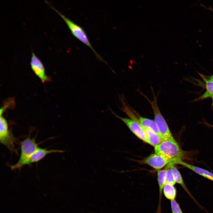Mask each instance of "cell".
I'll use <instances>...</instances> for the list:
<instances>
[{
	"mask_svg": "<svg viewBox=\"0 0 213 213\" xmlns=\"http://www.w3.org/2000/svg\"><path fill=\"white\" fill-rule=\"evenodd\" d=\"M201 76L205 84L206 90L203 94L196 99L194 101L210 98L212 99V105L213 106V81L209 80L204 75L201 74Z\"/></svg>",
	"mask_w": 213,
	"mask_h": 213,
	"instance_id": "12",
	"label": "cell"
},
{
	"mask_svg": "<svg viewBox=\"0 0 213 213\" xmlns=\"http://www.w3.org/2000/svg\"><path fill=\"white\" fill-rule=\"evenodd\" d=\"M170 168L173 173L176 183H177L180 184L192 199L195 202L199 204L187 188L183 181L181 174L176 167L174 165H172L171 166Z\"/></svg>",
	"mask_w": 213,
	"mask_h": 213,
	"instance_id": "14",
	"label": "cell"
},
{
	"mask_svg": "<svg viewBox=\"0 0 213 213\" xmlns=\"http://www.w3.org/2000/svg\"><path fill=\"white\" fill-rule=\"evenodd\" d=\"M51 7L64 20L72 35L78 40L90 48L98 59L104 61L92 46L87 35L84 29L81 26L66 17L54 7L51 6Z\"/></svg>",
	"mask_w": 213,
	"mask_h": 213,
	"instance_id": "3",
	"label": "cell"
},
{
	"mask_svg": "<svg viewBox=\"0 0 213 213\" xmlns=\"http://www.w3.org/2000/svg\"><path fill=\"white\" fill-rule=\"evenodd\" d=\"M15 104L14 99L13 98H9L7 100L1 108L0 116L2 115L3 114L6 109L14 107Z\"/></svg>",
	"mask_w": 213,
	"mask_h": 213,
	"instance_id": "18",
	"label": "cell"
},
{
	"mask_svg": "<svg viewBox=\"0 0 213 213\" xmlns=\"http://www.w3.org/2000/svg\"><path fill=\"white\" fill-rule=\"evenodd\" d=\"M166 169L165 177L166 183L174 185L176 183V182L173 173L170 169Z\"/></svg>",
	"mask_w": 213,
	"mask_h": 213,
	"instance_id": "17",
	"label": "cell"
},
{
	"mask_svg": "<svg viewBox=\"0 0 213 213\" xmlns=\"http://www.w3.org/2000/svg\"><path fill=\"white\" fill-rule=\"evenodd\" d=\"M62 150L51 149L47 150L45 149L38 147L31 155L27 161L26 165H30L34 163H37L43 158L46 155L54 153H63Z\"/></svg>",
	"mask_w": 213,
	"mask_h": 213,
	"instance_id": "9",
	"label": "cell"
},
{
	"mask_svg": "<svg viewBox=\"0 0 213 213\" xmlns=\"http://www.w3.org/2000/svg\"><path fill=\"white\" fill-rule=\"evenodd\" d=\"M30 65L34 73L42 83H44L51 80V78L46 75L45 68L41 61L33 52L31 54Z\"/></svg>",
	"mask_w": 213,
	"mask_h": 213,
	"instance_id": "7",
	"label": "cell"
},
{
	"mask_svg": "<svg viewBox=\"0 0 213 213\" xmlns=\"http://www.w3.org/2000/svg\"><path fill=\"white\" fill-rule=\"evenodd\" d=\"M211 126H212V127H213V125H211Z\"/></svg>",
	"mask_w": 213,
	"mask_h": 213,
	"instance_id": "21",
	"label": "cell"
},
{
	"mask_svg": "<svg viewBox=\"0 0 213 213\" xmlns=\"http://www.w3.org/2000/svg\"><path fill=\"white\" fill-rule=\"evenodd\" d=\"M206 77L209 80L213 81V75Z\"/></svg>",
	"mask_w": 213,
	"mask_h": 213,
	"instance_id": "20",
	"label": "cell"
},
{
	"mask_svg": "<svg viewBox=\"0 0 213 213\" xmlns=\"http://www.w3.org/2000/svg\"><path fill=\"white\" fill-rule=\"evenodd\" d=\"M134 111L135 117L133 120L139 123L143 128L149 129L160 136L159 129L154 120L142 117L134 110Z\"/></svg>",
	"mask_w": 213,
	"mask_h": 213,
	"instance_id": "10",
	"label": "cell"
},
{
	"mask_svg": "<svg viewBox=\"0 0 213 213\" xmlns=\"http://www.w3.org/2000/svg\"><path fill=\"white\" fill-rule=\"evenodd\" d=\"M36 137L31 138L30 136L20 143V154L16 163L10 166L12 170H20L24 166L31 155L38 148L36 142Z\"/></svg>",
	"mask_w": 213,
	"mask_h": 213,
	"instance_id": "4",
	"label": "cell"
},
{
	"mask_svg": "<svg viewBox=\"0 0 213 213\" xmlns=\"http://www.w3.org/2000/svg\"><path fill=\"white\" fill-rule=\"evenodd\" d=\"M153 96V100H150L142 92L141 94L150 103L154 112V119L160 133L162 141L167 140H172L173 137L167 123L162 115L157 103V96L155 95L152 87L151 88Z\"/></svg>",
	"mask_w": 213,
	"mask_h": 213,
	"instance_id": "2",
	"label": "cell"
},
{
	"mask_svg": "<svg viewBox=\"0 0 213 213\" xmlns=\"http://www.w3.org/2000/svg\"><path fill=\"white\" fill-rule=\"evenodd\" d=\"M0 142L11 151L16 152L14 146L16 139L9 130L7 122L2 115L0 118Z\"/></svg>",
	"mask_w": 213,
	"mask_h": 213,
	"instance_id": "5",
	"label": "cell"
},
{
	"mask_svg": "<svg viewBox=\"0 0 213 213\" xmlns=\"http://www.w3.org/2000/svg\"><path fill=\"white\" fill-rule=\"evenodd\" d=\"M178 164H181L204 177L213 181V173L208 170L186 163L182 160L178 161Z\"/></svg>",
	"mask_w": 213,
	"mask_h": 213,
	"instance_id": "11",
	"label": "cell"
},
{
	"mask_svg": "<svg viewBox=\"0 0 213 213\" xmlns=\"http://www.w3.org/2000/svg\"><path fill=\"white\" fill-rule=\"evenodd\" d=\"M147 138V143L155 147L162 141L159 136L150 130L143 128Z\"/></svg>",
	"mask_w": 213,
	"mask_h": 213,
	"instance_id": "15",
	"label": "cell"
},
{
	"mask_svg": "<svg viewBox=\"0 0 213 213\" xmlns=\"http://www.w3.org/2000/svg\"><path fill=\"white\" fill-rule=\"evenodd\" d=\"M163 193L166 198L169 200H175L176 196L177 190L174 185L166 183L163 189Z\"/></svg>",
	"mask_w": 213,
	"mask_h": 213,
	"instance_id": "16",
	"label": "cell"
},
{
	"mask_svg": "<svg viewBox=\"0 0 213 213\" xmlns=\"http://www.w3.org/2000/svg\"><path fill=\"white\" fill-rule=\"evenodd\" d=\"M155 153L170 160L173 164L187 157V152L182 150L175 139L163 141L154 147Z\"/></svg>",
	"mask_w": 213,
	"mask_h": 213,
	"instance_id": "1",
	"label": "cell"
},
{
	"mask_svg": "<svg viewBox=\"0 0 213 213\" xmlns=\"http://www.w3.org/2000/svg\"><path fill=\"white\" fill-rule=\"evenodd\" d=\"M143 162L158 170H160L169 163L173 164L169 159L155 153L145 158Z\"/></svg>",
	"mask_w": 213,
	"mask_h": 213,
	"instance_id": "8",
	"label": "cell"
},
{
	"mask_svg": "<svg viewBox=\"0 0 213 213\" xmlns=\"http://www.w3.org/2000/svg\"><path fill=\"white\" fill-rule=\"evenodd\" d=\"M171 206L172 213H183L179 204L175 199L171 201Z\"/></svg>",
	"mask_w": 213,
	"mask_h": 213,
	"instance_id": "19",
	"label": "cell"
},
{
	"mask_svg": "<svg viewBox=\"0 0 213 213\" xmlns=\"http://www.w3.org/2000/svg\"><path fill=\"white\" fill-rule=\"evenodd\" d=\"M110 109L112 113L123 122L137 137L147 143V138L145 131L139 123L130 118L120 117L114 113L111 109Z\"/></svg>",
	"mask_w": 213,
	"mask_h": 213,
	"instance_id": "6",
	"label": "cell"
},
{
	"mask_svg": "<svg viewBox=\"0 0 213 213\" xmlns=\"http://www.w3.org/2000/svg\"><path fill=\"white\" fill-rule=\"evenodd\" d=\"M167 169L159 170L157 171V180L159 186V201L156 213H161V200L162 193L164 185L166 184L165 172Z\"/></svg>",
	"mask_w": 213,
	"mask_h": 213,
	"instance_id": "13",
	"label": "cell"
}]
</instances>
